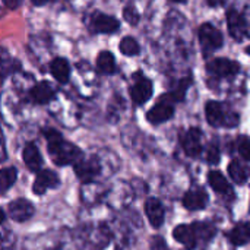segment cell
<instances>
[{
	"instance_id": "obj_1",
	"label": "cell",
	"mask_w": 250,
	"mask_h": 250,
	"mask_svg": "<svg viewBox=\"0 0 250 250\" xmlns=\"http://www.w3.org/2000/svg\"><path fill=\"white\" fill-rule=\"evenodd\" d=\"M120 167L119 155L110 149H100L89 155H85L73 166L75 174L83 183L98 182L100 177L113 176Z\"/></svg>"
},
{
	"instance_id": "obj_2",
	"label": "cell",
	"mask_w": 250,
	"mask_h": 250,
	"mask_svg": "<svg viewBox=\"0 0 250 250\" xmlns=\"http://www.w3.org/2000/svg\"><path fill=\"white\" fill-rule=\"evenodd\" d=\"M42 133L47 141L48 155L56 166H59V167H64V166H70V164L75 166L83 157V152L81 151V148H78L75 144L66 141L62 136V133H59L56 129L47 127L42 130Z\"/></svg>"
},
{
	"instance_id": "obj_3",
	"label": "cell",
	"mask_w": 250,
	"mask_h": 250,
	"mask_svg": "<svg viewBox=\"0 0 250 250\" xmlns=\"http://www.w3.org/2000/svg\"><path fill=\"white\" fill-rule=\"evenodd\" d=\"M205 117L212 127H236L240 122L239 114L220 101H208L205 104Z\"/></svg>"
},
{
	"instance_id": "obj_4",
	"label": "cell",
	"mask_w": 250,
	"mask_h": 250,
	"mask_svg": "<svg viewBox=\"0 0 250 250\" xmlns=\"http://www.w3.org/2000/svg\"><path fill=\"white\" fill-rule=\"evenodd\" d=\"M133 198H135L133 188L127 182L119 180L107 189L104 202L114 211H123L132 204Z\"/></svg>"
},
{
	"instance_id": "obj_5",
	"label": "cell",
	"mask_w": 250,
	"mask_h": 250,
	"mask_svg": "<svg viewBox=\"0 0 250 250\" xmlns=\"http://www.w3.org/2000/svg\"><path fill=\"white\" fill-rule=\"evenodd\" d=\"M198 38L202 47V51L205 56L220 50L224 44V37L218 28H215L212 23L205 22L198 29Z\"/></svg>"
},
{
	"instance_id": "obj_6",
	"label": "cell",
	"mask_w": 250,
	"mask_h": 250,
	"mask_svg": "<svg viewBox=\"0 0 250 250\" xmlns=\"http://www.w3.org/2000/svg\"><path fill=\"white\" fill-rule=\"evenodd\" d=\"M132 85L129 88L130 92V98L133 101L135 105H144L145 103H148L152 97L154 92V83L149 78H146L142 72H136L133 73L132 78Z\"/></svg>"
},
{
	"instance_id": "obj_7",
	"label": "cell",
	"mask_w": 250,
	"mask_h": 250,
	"mask_svg": "<svg viewBox=\"0 0 250 250\" xmlns=\"http://www.w3.org/2000/svg\"><path fill=\"white\" fill-rule=\"evenodd\" d=\"M86 25L92 34H114L116 31L120 29L119 19L100 10H94L86 18Z\"/></svg>"
},
{
	"instance_id": "obj_8",
	"label": "cell",
	"mask_w": 250,
	"mask_h": 250,
	"mask_svg": "<svg viewBox=\"0 0 250 250\" xmlns=\"http://www.w3.org/2000/svg\"><path fill=\"white\" fill-rule=\"evenodd\" d=\"M207 72L215 79H230L240 72V63L226 57L211 59L207 63Z\"/></svg>"
},
{
	"instance_id": "obj_9",
	"label": "cell",
	"mask_w": 250,
	"mask_h": 250,
	"mask_svg": "<svg viewBox=\"0 0 250 250\" xmlns=\"http://www.w3.org/2000/svg\"><path fill=\"white\" fill-rule=\"evenodd\" d=\"M174 104L168 95H161L160 100L155 103V105H152L148 113H146V120L154 125V126H158V125H163L166 122H168L170 119H173L174 116Z\"/></svg>"
},
{
	"instance_id": "obj_10",
	"label": "cell",
	"mask_w": 250,
	"mask_h": 250,
	"mask_svg": "<svg viewBox=\"0 0 250 250\" xmlns=\"http://www.w3.org/2000/svg\"><path fill=\"white\" fill-rule=\"evenodd\" d=\"M227 28L230 35L236 41H243L249 37V22L237 9L231 7L227 10Z\"/></svg>"
},
{
	"instance_id": "obj_11",
	"label": "cell",
	"mask_w": 250,
	"mask_h": 250,
	"mask_svg": "<svg viewBox=\"0 0 250 250\" xmlns=\"http://www.w3.org/2000/svg\"><path fill=\"white\" fill-rule=\"evenodd\" d=\"M180 144L185 154L190 158H199L204 148H202V132L199 127H189L182 136Z\"/></svg>"
},
{
	"instance_id": "obj_12",
	"label": "cell",
	"mask_w": 250,
	"mask_h": 250,
	"mask_svg": "<svg viewBox=\"0 0 250 250\" xmlns=\"http://www.w3.org/2000/svg\"><path fill=\"white\" fill-rule=\"evenodd\" d=\"M59 186H60V179H59L57 173L53 170L44 168L37 173L35 180L32 183V192H34V195L42 196L44 193H47V190L57 189Z\"/></svg>"
},
{
	"instance_id": "obj_13",
	"label": "cell",
	"mask_w": 250,
	"mask_h": 250,
	"mask_svg": "<svg viewBox=\"0 0 250 250\" xmlns=\"http://www.w3.org/2000/svg\"><path fill=\"white\" fill-rule=\"evenodd\" d=\"M208 185L214 189V192L220 196H223V199L226 201H234L236 199V193L234 189L231 186V183L223 176V173L217 171V170H211L207 176Z\"/></svg>"
},
{
	"instance_id": "obj_14",
	"label": "cell",
	"mask_w": 250,
	"mask_h": 250,
	"mask_svg": "<svg viewBox=\"0 0 250 250\" xmlns=\"http://www.w3.org/2000/svg\"><path fill=\"white\" fill-rule=\"evenodd\" d=\"M7 214L10 217V220H13L15 223H25L28 220H31L35 214V208L34 205L23 198L10 201L7 205Z\"/></svg>"
},
{
	"instance_id": "obj_15",
	"label": "cell",
	"mask_w": 250,
	"mask_h": 250,
	"mask_svg": "<svg viewBox=\"0 0 250 250\" xmlns=\"http://www.w3.org/2000/svg\"><path fill=\"white\" fill-rule=\"evenodd\" d=\"M209 195L204 188H192L189 189L182 199V204L189 211H202L208 207Z\"/></svg>"
},
{
	"instance_id": "obj_16",
	"label": "cell",
	"mask_w": 250,
	"mask_h": 250,
	"mask_svg": "<svg viewBox=\"0 0 250 250\" xmlns=\"http://www.w3.org/2000/svg\"><path fill=\"white\" fill-rule=\"evenodd\" d=\"M28 97L31 103L37 105H45V104H50L56 98V89L53 88L50 82L40 81L35 85H32V88L28 92Z\"/></svg>"
},
{
	"instance_id": "obj_17",
	"label": "cell",
	"mask_w": 250,
	"mask_h": 250,
	"mask_svg": "<svg viewBox=\"0 0 250 250\" xmlns=\"http://www.w3.org/2000/svg\"><path fill=\"white\" fill-rule=\"evenodd\" d=\"M144 209H145V215H146L149 224L154 229H161L166 221V209H164V205L161 204V201L151 196L145 201Z\"/></svg>"
},
{
	"instance_id": "obj_18",
	"label": "cell",
	"mask_w": 250,
	"mask_h": 250,
	"mask_svg": "<svg viewBox=\"0 0 250 250\" xmlns=\"http://www.w3.org/2000/svg\"><path fill=\"white\" fill-rule=\"evenodd\" d=\"M105 193H107V189L100 182L83 183L81 188V199L88 207L103 202L105 198Z\"/></svg>"
},
{
	"instance_id": "obj_19",
	"label": "cell",
	"mask_w": 250,
	"mask_h": 250,
	"mask_svg": "<svg viewBox=\"0 0 250 250\" xmlns=\"http://www.w3.org/2000/svg\"><path fill=\"white\" fill-rule=\"evenodd\" d=\"M173 237L177 243L189 250H193L199 243V237L193 224H179L173 230Z\"/></svg>"
},
{
	"instance_id": "obj_20",
	"label": "cell",
	"mask_w": 250,
	"mask_h": 250,
	"mask_svg": "<svg viewBox=\"0 0 250 250\" xmlns=\"http://www.w3.org/2000/svg\"><path fill=\"white\" fill-rule=\"evenodd\" d=\"M22 161L25 164V167L32 171V173H38L42 168V157L40 154L38 146L34 142H28L23 149H22Z\"/></svg>"
},
{
	"instance_id": "obj_21",
	"label": "cell",
	"mask_w": 250,
	"mask_h": 250,
	"mask_svg": "<svg viewBox=\"0 0 250 250\" xmlns=\"http://www.w3.org/2000/svg\"><path fill=\"white\" fill-rule=\"evenodd\" d=\"M50 73L53 75V78L59 83H62V85L67 83L69 79H70V64H69V62L66 59H63V57L53 59L50 62Z\"/></svg>"
},
{
	"instance_id": "obj_22",
	"label": "cell",
	"mask_w": 250,
	"mask_h": 250,
	"mask_svg": "<svg viewBox=\"0 0 250 250\" xmlns=\"http://www.w3.org/2000/svg\"><path fill=\"white\" fill-rule=\"evenodd\" d=\"M227 239L234 246H245L250 243V223H239L236 224L227 234Z\"/></svg>"
},
{
	"instance_id": "obj_23",
	"label": "cell",
	"mask_w": 250,
	"mask_h": 250,
	"mask_svg": "<svg viewBox=\"0 0 250 250\" xmlns=\"http://www.w3.org/2000/svg\"><path fill=\"white\" fill-rule=\"evenodd\" d=\"M192 82H193L192 75H188V76H185V78L176 81L174 85H173V86L170 88V91L167 92L168 98H170L173 103H183L185 98H186V92H188V89L190 88Z\"/></svg>"
},
{
	"instance_id": "obj_24",
	"label": "cell",
	"mask_w": 250,
	"mask_h": 250,
	"mask_svg": "<svg viewBox=\"0 0 250 250\" xmlns=\"http://www.w3.org/2000/svg\"><path fill=\"white\" fill-rule=\"evenodd\" d=\"M229 176L237 185H245L250 179V166L239 160H233L229 164Z\"/></svg>"
},
{
	"instance_id": "obj_25",
	"label": "cell",
	"mask_w": 250,
	"mask_h": 250,
	"mask_svg": "<svg viewBox=\"0 0 250 250\" xmlns=\"http://www.w3.org/2000/svg\"><path fill=\"white\" fill-rule=\"evenodd\" d=\"M97 70L101 75H114L117 72V63L114 59V54L108 50H104L97 57Z\"/></svg>"
},
{
	"instance_id": "obj_26",
	"label": "cell",
	"mask_w": 250,
	"mask_h": 250,
	"mask_svg": "<svg viewBox=\"0 0 250 250\" xmlns=\"http://www.w3.org/2000/svg\"><path fill=\"white\" fill-rule=\"evenodd\" d=\"M18 179V170L10 166V167H3L0 173V192L4 195L16 182Z\"/></svg>"
},
{
	"instance_id": "obj_27",
	"label": "cell",
	"mask_w": 250,
	"mask_h": 250,
	"mask_svg": "<svg viewBox=\"0 0 250 250\" xmlns=\"http://www.w3.org/2000/svg\"><path fill=\"white\" fill-rule=\"evenodd\" d=\"M119 48H120V53H122V54L129 56V57L138 56V54L141 53V47H139L138 41H136L133 37H125V38L120 41Z\"/></svg>"
},
{
	"instance_id": "obj_28",
	"label": "cell",
	"mask_w": 250,
	"mask_h": 250,
	"mask_svg": "<svg viewBox=\"0 0 250 250\" xmlns=\"http://www.w3.org/2000/svg\"><path fill=\"white\" fill-rule=\"evenodd\" d=\"M195 229H196V233H198V237H199V242H208L211 240L217 230L212 224L209 223H193Z\"/></svg>"
},
{
	"instance_id": "obj_29",
	"label": "cell",
	"mask_w": 250,
	"mask_h": 250,
	"mask_svg": "<svg viewBox=\"0 0 250 250\" xmlns=\"http://www.w3.org/2000/svg\"><path fill=\"white\" fill-rule=\"evenodd\" d=\"M236 148H237V152L239 155L246 161L250 163V138L249 136H239L237 138V142H236Z\"/></svg>"
},
{
	"instance_id": "obj_30",
	"label": "cell",
	"mask_w": 250,
	"mask_h": 250,
	"mask_svg": "<svg viewBox=\"0 0 250 250\" xmlns=\"http://www.w3.org/2000/svg\"><path fill=\"white\" fill-rule=\"evenodd\" d=\"M123 18H125V21H126L127 23H130L132 26H136L138 22L141 21V15H139L138 9H136V6L132 4V3H129V4L125 6V9H123Z\"/></svg>"
},
{
	"instance_id": "obj_31",
	"label": "cell",
	"mask_w": 250,
	"mask_h": 250,
	"mask_svg": "<svg viewBox=\"0 0 250 250\" xmlns=\"http://www.w3.org/2000/svg\"><path fill=\"white\" fill-rule=\"evenodd\" d=\"M205 160H207L208 164H212V166H215V164L220 163V160H221V152H220L218 145H215V144H209V145H208V148H207V151H205Z\"/></svg>"
},
{
	"instance_id": "obj_32",
	"label": "cell",
	"mask_w": 250,
	"mask_h": 250,
	"mask_svg": "<svg viewBox=\"0 0 250 250\" xmlns=\"http://www.w3.org/2000/svg\"><path fill=\"white\" fill-rule=\"evenodd\" d=\"M149 248H151V250H170L167 242L161 236H152L151 242H149Z\"/></svg>"
},
{
	"instance_id": "obj_33",
	"label": "cell",
	"mask_w": 250,
	"mask_h": 250,
	"mask_svg": "<svg viewBox=\"0 0 250 250\" xmlns=\"http://www.w3.org/2000/svg\"><path fill=\"white\" fill-rule=\"evenodd\" d=\"M23 0H3V4L9 9V10H16Z\"/></svg>"
},
{
	"instance_id": "obj_34",
	"label": "cell",
	"mask_w": 250,
	"mask_h": 250,
	"mask_svg": "<svg viewBox=\"0 0 250 250\" xmlns=\"http://www.w3.org/2000/svg\"><path fill=\"white\" fill-rule=\"evenodd\" d=\"M207 3H208L211 7H220V6L226 4L227 0H207Z\"/></svg>"
},
{
	"instance_id": "obj_35",
	"label": "cell",
	"mask_w": 250,
	"mask_h": 250,
	"mask_svg": "<svg viewBox=\"0 0 250 250\" xmlns=\"http://www.w3.org/2000/svg\"><path fill=\"white\" fill-rule=\"evenodd\" d=\"M50 0H31V3L34 4V6H37V7H40V6H44V4H47Z\"/></svg>"
},
{
	"instance_id": "obj_36",
	"label": "cell",
	"mask_w": 250,
	"mask_h": 250,
	"mask_svg": "<svg viewBox=\"0 0 250 250\" xmlns=\"http://www.w3.org/2000/svg\"><path fill=\"white\" fill-rule=\"evenodd\" d=\"M173 3H186V0H170Z\"/></svg>"
},
{
	"instance_id": "obj_37",
	"label": "cell",
	"mask_w": 250,
	"mask_h": 250,
	"mask_svg": "<svg viewBox=\"0 0 250 250\" xmlns=\"http://www.w3.org/2000/svg\"><path fill=\"white\" fill-rule=\"evenodd\" d=\"M246 53H248V54L250 56V45H248V48H246Z\"/></svg>"
}]
</instances>
